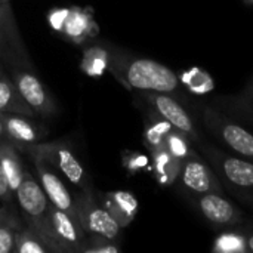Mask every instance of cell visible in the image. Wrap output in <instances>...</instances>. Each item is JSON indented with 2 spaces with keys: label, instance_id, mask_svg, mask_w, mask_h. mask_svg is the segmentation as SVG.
<instances>
[{
  "label": "cell",
  "instance_id": "1",
  "mask_svg": "<svg viewBox=\"0 0 253 253\" xmlns=\"http://www.w3.org/2000/svg\"><path fill=\"white\" fill-rule=\"evenodd\" d=\"M108 71L127 89L172 93L179 87L178 74L165 64L125 52H111Z\"/></svg>",
  "mask_w": 253,
  "mask_h": 253
},
{
  "label": "cell",
  "instance_id": "2",
  "mask_svg": "<svg viewBox=\"0 0 253 253\" xmlns=\"http://www.w3.org/2000/svg\"><path fill=\"white\" fill-rule=\"evenodd\" d=\"M16 202L22 211L24 221L27 228H30L47 248L53 253H62L56 242L55 230L52 225L50 213H49V199L43 191L40 182L34 179V176L25 170L24 178L15 191Z\"/></svg>",
  "mask_w": 253,
  "mask_h": 253
},
{
  "label": "cell",
  "instance_id": "3",
  "mask_svg": "<svg viewBox=\"0 0 253 253\" xmlns=\"http://www.w3.org/2000/svg\"><path fill=\"white\" fill-rule=\"evenodd\" d=\"M202 153L221 182L242 197L253 199V162L230 156L213 145H202Z\"/></svg>",
  "mask_w": 253,
  "mask_h": 253
},
{
  "label": "cell",
  "instance_id": "4",
  "mask_svg": "<svg viewBox=\"0 0 253 253\" xmlns=\"http://www.w3.org/2000/svg\"><path fill=\"white\" fill-rule=\"evenodd\" d=\"M19 151L31 156H39L43 159L49 166L61 172L68 182L79 187L82 191H93L92 182L89 175L86 173L84 168L80 165L74 153L70 147L59 141L52 142H37L28 147L19 148Z\"/></svg>",
  "mask_w": 253,
  "mask_h": 253
},
{
  "label": "cell",
  "instance_id": "5",
  "mask_svg": "<svg viewBox=\"0 0 253 253\" xmlns=\"http://www.w3.org/2000/svg\"><path fill=\"white\" fill-rule=\"evenodd\" d=\"M0 61L6 65L7 70H33L10 0H0Z\"/></svg>",
  "mask_w": 253,
  "mask_h": 253
},
{
  "label": "cell",
  "instance_id": "6",
  "mask_svg": "<svg viewBox=\"0 0 253 253\" xmlns=\"http://www.w3.org/2000/svg\"><path fill=\"white\" fill-rule=\"evenodd\" d=\"M203 122L225 147H228L237 156L253 162V133L248 129L234 123L212 107H206L203 110Z\"/></svg>",
  "mask_w": 253,
  "mask_h": 253
},
{
  "label": "cell",
  "instance_id": "7",
  "mask_svg": "<svg viewBox=\"0 0 253 253\" xmlns=\"http://www.w3.org/2000/svg\"><path fill=\"white\" fill-rule=\"evenodd\" d=\"M76 212L87 234H101L116 240L120 234V227L107 209L95 202L93 191H82L76 199Z\"/></svg>",
  "mask_w": 253,
  "mask_h": 253
},
{
  "label": "cell",
  "instance_id": "8",
  "mask_svg": "<svg viewBox=\"0 0 253 253\" xmlns=\"http://www.w3.org/2000/svg\"><path fill=\"white\" fill-rule=\"evenodd\" d=\"M9 76L37 117H49L56 114L55 101L52 99V96L33 70L12 68L9 70Z\"/></svg>",
  "mask_w": 253,
  "mask_h": 253
},
{
  "label": "cell",
  "instance_id": "9",
  "mask_svg": "<svg viewBox=\"0 0 253 253\" xmlns=\"http://www.w3.org/2000/svg\"><path fill=\"white\" fill-rule=\"evenodd\" d=\"M178 179L181 181L182 187L187 191L196 196L206 194V193L224 194L225 190L224 184L221 182L213 168L209 166L197 153L182 162V168Z\"/></svg>",
  "mask_w": 253,
  "mask_h": 253
},
{
  "label": "cell",
  "instance_id": "10",
  "mask_svg": "<svg viewBox=\"0 0 253 253\" xmlns=\"http://www.w3.org/2000/svg\"><path fill=\"white\" fill-rule=\"evenodd\" d=\"M142 99L163 119H166L173 127L187 133L193 141L199 142L200 136L196 129V125L188 114V111L169 93L163 92H153V90H142Z\"/></svg>",
  "mask_w": 253,
  "mask_h": 253
},
{
  "label": "cell",
  "instance_id": "11",
  "mask_svg": "<svg viewBox=\"0 0 253 253\" xmlns=\"http://www.w3.org/2000/svg\"><path fill=\"white\" fill-rule=\"evenodd\" d=\"M49 213L56 242L62 253H82L87 243V233L77 215H71L49 203Z\"/></svg>",
  "mask_w": 253,
  "mask_h": 253
},
{
  "label": "cell",
  "instance_id": "12",
  "mask_svg": "<svg viewBox=\"0 0 253 253\" xmlns=\"http://www.w3.org/2000/svg\"><path fill=\"white\" fill-rule=\"evenodd\" d=\"M196 205L203 218L215 227H233L243 221L242 211L221 193L199 194Z\"/></svg>",
  "mask_w": 253,
  "mask_h": 253
},
{
  "label": "cell",
  "instance_id": "13",
  "mask_svg": "<svg viewBox=\"0 0 253 253\" xmlns=\"http://www.w3.org/2000/svg\"><path fill=\"white\" fill-rule=\"evenodd\" d=\"M31 159H33V163L36 166L39 182H40L43 191L46 193L49 202L55 208H58V209H61L64 212H68L71 215H77V212H76V202H74L73 196L67 190V187L62 182V179L52 170V166H49L39 156H31Z\"/></svg>",
  "mask_w": 253,
  "mask_h": 253
},
{
  "label": "cell",
  "instance_id": "14",
  "mask_svg": "<svg viewBox=\"0 0 253 253\" xmlns=\"http://www.w3.org/2000/svg\"><path fill=\"white\" fill-rule=\"evenodd\" d=\"M0 117L6 130V138L16 150L42 142L46 138V132L33 120V117L10 113H0Z\"/></svg>",
  "mask_w": 253,
  "mask_h": 253
},
{
  "label": "cell",
  "instance_id": "15",
  "mask_svg": "<svg viewBox=\"0 0 253 253\" xmlns=\"http://www.w3.org/2000/svg\"><path fill=\"white\" fill-rule=\"evenodd\" d=\"M99 33V27L93 18L90 7L70 6L68 15L62 25L61 34L76 44H84L87 40L95 39Z\"/></svg>",
  "mask_w": 253,
  "mask_h": 253
},
{
  "label": "cell",
  "instance_id": "16",
  "mask_svg": "<svg viewBox=\"0 0 253 253\" xmlns=\"http://www.w3.org/2000/svg\"><path fill=\"white\" fill-rule=\"evenodd\" d=\"M102 206L114 218L120 228L130 225L138 213L139 205L130 191H110L102 194Z\"/></svg>",
  "mask_w": 253,
  "mask_h": 253
},
{
  "label": "cell",
  "instance_id": "17",
  "mask_svg": "<svg viewBox=\"0 0 253 253\" xmlns=\"http://www.w3.org/2000/svg\"><path fill=\"white\" fill-rule=\"evenodd\" d=\"M151 154V165H153V175L159 185L170 187L173 185L181 173L182 162L173 157L166 147L156 148L150 151Z\"/></svg>",
  "mask_w": 253,
  "mask_h": 253
},
{
  "label": "cell",
  "instance_id": "18",
  "mask_svg": "<svg viewBox=\"0 0 253 253\" xmlns=\"http://www.w3.org/2000/svg\"><path fill=\"white\" fill-rule=\"evenodd\" d=\"M0 113L19 114L33 119L37 117L36 113L31 110V107L25 102V99L19 93L10 76L0 79Z\"/></svg>",
  "mask_w": 253,
  "mask_h": 253
},
{
  "label": "cell",
  "instance_id": "19",
  "mask_svg": "<svg viewBox=\"0 0 253 253\" xmlns=\"http://www.w3.org/2000/svg\"><path fill=\"white\" fill-rule=\"evenodd\" d=\"M0 168L7 179L10 190L15 193L24 178L25 169L21 163L16 147L7 139L0 141Z\"/></svg>",
  "mask_w": 253,
  "mask_h": 253
},
{
  "label": "cell",
  "instance_id": "20",
  "mask_svg": "<svg viewBox=\"0 0 253 253\" xmlns=\"http://www.w3.org/2000/svg\"><path fill=\"white\" fill-rule=\"evenodd\" d=\"M110 56H111V50L105 49L104 46L92 44L83 50L80 70L89 77L99 79L108 71Z\"/></svg>",
  "mask_w": 253,
  "mask_h": 253
},
{
  "label": "cell",
  "instance_id": "21",
  "mask_svg": "<svg viewBox=\"0 0 253 253\" xmlns=\"http://www.w3.org/2000/svg\"><path fill=\"white\" fill-rule=\"evenodd\" d=\"M173 126L163 119L159 113H156L153 108L150 110L147 120H145V126H144V142L147 145V148L150 151L165 147V141L168 133L170 132Z\"/></svg>",
  "mask_w": 253,
  "mask_h": 253
},
{
  "label": "cell",
  "instance_id": "22",
  "mask_svg": "<svg viewBox=\"0 0 253 253\" xmlns=\"http://www.w3.org/2000/svg\"><path fill=\"white\" fill-rule=\"evenodd\" d=\"M179 83H182L194 95H208L215 89V80L212 76L200 67H191L178 74Z\"/></svg>",
  "mask_w": 253,
  "mask_h": 253
},
{
  "label": "cell",
  "instance_id": "23",
  "mask_svg": "<svg viewBox=\"0 0 253 253\" xmlns=\"http://www.w3.org/2000/svg\"><path fill=\"white\" fill-rule=\"evenodd\" d=\"M191 138L184 133L182 130L176 129V127H172L170 132L168 133L166 136V141H165V147L166 150L176 159H179L181 162L187 160L188 157L194 156L196 151L193 150L191 147Z\"/></svg>",
  "mask_w": 253,
  "mask_h": 253
},
{
  "label": "cell",
  "instance_id": "24",
  "mask_svg": "<svg viewBox=\"0 0 253 253\" xmlns=\"http://www.w3.org/2000/svg\"><path fill=\"white\" fill-rule=\"evenodd\" d=\"M15 253H47L49 248L30 230V228H16L15 231Z\"/></svg>",
  "mask_w": 253,
  "mask_h": 253
},
{
  "label": "cell",
  "instance_id": "25",
  "mask_svg": "<svg viewBox=\"0 0 253 253\" xmlns=\"http://www.w3.org/2000/svg\"><path fill=\"white\" fill-rule=\"evenodd\" d=\"M212 251L215 253H246L248 240L237 233H222L215 239Z\"/></svg>",
  "mask_w": 253,
  "mask_h": 253
},
{
  "label": "cell",
  "instance_id": "26",
  "mask_svg": "<svg viewBox=\"0 0 253 253\" xmlns=\"http://www.w3.org/2000/svg\"><path fill=\"white\" fill-rule=\"evenodd\" d=\"M123 166L127 170V173H130V175L153 170V165L150 163L148 156H145L142 153H136V151H125L123 153Z\"/></svg>",
  "mask_w": 253,
  "mask_h": 253
},
{
  "label": "cell",
  "instance_id": "27",
  "mask_svg": "<svg viewBox=\"0 0 253 253\" xmlns=\"http://www.w3.org/2000/svg\"><path fill=\"white\" fill-rule=\"evenodd\" d=\"M120 246L101 234H87V243L82 253H119Z\"/></svg>",
  "mask_w": 253,
  "mask_h": 253
},
{
  "label": "cell",
  "instance_id": "28",
  "mask_svg": "<svg viewBox=\"0 0 253 253\" xmlns=\"http://www.w3.org/2000/svg\"><path fill=\"white\" fill-rule=\"evenodd\" d=\"M16 228L0 221V253L13 252Z\"/></svg>",
  "mask_w": 253,
  "mask_h": 253
},
{
  "label": "cell",
  "instance_id": "29",
  "mask_svg": "<svg viewBox=\"0 0 253 253\" xmlns=\"http://www.w3.org/2000/svg\"><path fill=\"white\" fill-rule=\"evenodd\" d=\"M68 10H70V7H55V9L49 10V13H47V22L52 27V30L61 33L62 25L65 22V18L68 15Z\"/></svg>",
  "mask_w": 253,
  "mask_h": 253
},
{
  "label": "cell",
  "instance_id": "30",
  "mask_svg": "<svg viewBox=\"0 0 253 253\" xmlns=\"http://www.w3.org/2000/svg\"><path fill=\"white\" fill-rule=\"evenodd\" d=\"M15 199H16L15 193L10 190L9 184H7V179H6V176H4V173H3V170L0 168V200L12 203Z\"/></svg>",
  "mask_w": 253,
  "mask_h": 253
},
{
  "label": "cell",
  "instance_id": "31",
  "mask_svg": "<svg viewBox=\"0 0 253 253\" xmlns=\"http://www.w3.org/2000/svg\"><path fill=\"white\" fill-rule=\"evenodd\" d=\"M0 221H1V222L9 224V225H12V227H15V228H21V227H19V224L13 219V216H10V215L7 213L6 208L1 205V200H0Z\"/></svg>",
  "mask_w": 253,
  "mask_h": 253
},
{
  "label": "cell",
  "instance_id": "32",
  "mask_svg": "<svg viewBox=\"0 0 253 253\" xmlns=\"http://www.w3.org/2000/svg\"><path fill=\"white\" fill-rule=\"evenodd\" d=\"M6 76H9L7 68H6V65L0 61V79H3V77H6Z\"/></svg>",
  "mask_w": 253,
  "mask_h": 253
},
{
  "label": "cell",
  "instance_id": "33",
  "mask_svg": "<svg viewBox=\"0 0 253 253\" xmlns=\"http://www.w3.org/2000/svg\"><path fill=\"white\" fill-rule=\"evenodd\" d=\"M3 139H7V138H6V130H4V126L1 122V117H0V141H3Z\"/></svg>",
  "mask_w": 253,
  "mask_h": 253
},
{
  "label": "cell",
  "instance_id": "34",
  "mask_svg": "<svg viewBox=\"0 0 253 253\" xmlns=\"http://www.w3.org/2000/svg\"><path fill=\"white\" fill-rule=\"evenodd\" d=\"M246 240H248V252L253 253V234H251Z\"/></svg>",
  "mask_w": 253,
  "mask_h": 253
},
{
  "label": "cell",
  "instance_id": "35",
  "mask_svg": "<svg viewBox=\"0 0 253 253\" xmlns=\"http://www.w3.org/2000/svg\"><path fill=\"white\" fill-rule=\"evenodd\" d=\"M246 95H249L251 98L253 99V82L251 80V83L248 84V87H246Z\"/></svg>",
  "mask_w": 253,
  "mask_h": 253
},
{
  "label": "cell",
  "instance_id": "36",
  "mask_svg": "<svg viewBox=\"0 0 253 253\" xmlns=\"http://www.w3.org/2000/svg\"><path fill=\"white\" fill-rule=\"evenodd\" d=\"M245 1V4H248V6H253V0H243Z\"/></svg>",
  "mask_w": 253,
  "mask_h": 253
},
{
  "label": "cell",
  "instance_id": "37",
  "mask_svg": "<svg viewBox=\"0 0 253 253\" xmlns=\"http://www.w3.org/2000/svg\"><path fill=\"white\" fill-rule=\"evenodd\" d=\"M252 82H253V79H252Z\"/></svg>",
  "mask_w": 253,
  "mask_h": 253
}]
</instances>
